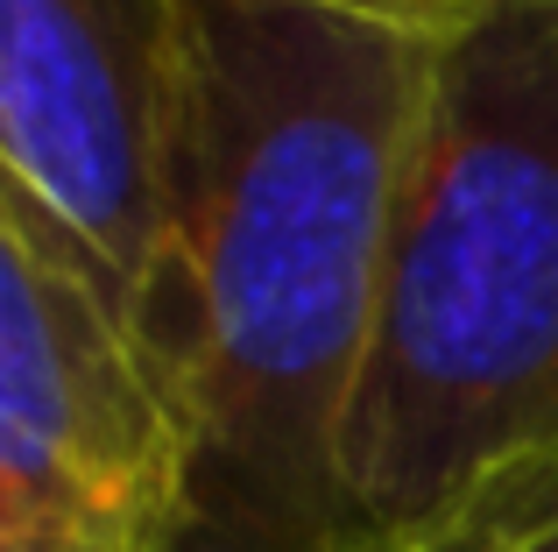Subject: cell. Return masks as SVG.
<instances>
[{"label":"cell","instance_id":"6da1fadb","mask_svg":"<svg viewBox=\"0 0 558 552\" xmlns=\"http://www.w3.org/2000/svg\"><path fill=\"white\" fill-rule=\"evenodd\" d=\"M438 36L304 0H178L163 255L142 333L191 440L178 552H340Z\"/></svg>","mask_w":558,"mask_h":552},{"label":"cell","instance_id":"7a4b0ae2","mask_svg":"<svg viewBox=\"0 0 558 552\" xmlns=\"http://www.w3.org/2000/svg\"><path fill=\"white\" fill-rule=\"evenodd\" d=\"M551 511L558 0H509L438 43L347 418L340 552H481Z\"/></svg>","mask_w":558,"mask_h":552},{"label":"cell","instance_id":"3957f363","mask_svg":"<svg viewBox=\"0 0 558 552\" xmlns=\"http://www.w3.org/2000/svg\"><path fill=\"white\" fill-rule=\"evenodd\" d=\"M191 440L99 263L0 178V552H178Z\"/></svg>","mask_w":558,"mask_h":552},{"label":"cell","instance_id":"277c9868","mask_svg":"<svg viewBox=\"0 0 558 552\" xmlns=\"http://www.w3.org/2000/svg\"><path fill=\"white\" fill-rule=\"evenodd\" d=\"M178 107V0H0V164L121 304L149 312L163 149Z\"/></svg>","mask_w":558,"mask_h":552},{"label":"cell","instance_id":"5b68a950","mask_svg":"<svg viewBox=\"0 0 558 552\" xmlns=\"http://www.w3.org/2000/svg\"><path fill=\"white\" fill-rule=\"evenodd\" d=\"M304 8H332V14H354V22H381V28H410V36H460V28L488 22L495 8L509 0H304Z\"/></svg>","mask_w":558,"mask_h":552},{"label":"cell","instance_id":"8992f818","mask_svg":"<svg viewBox=\"0 0 558 552\" xmlns=\"http://www.w3.org/2000/svg\"><path fill=\"white\" fill-rule=\"evenodd\" d=\"M481 552H558V511L523 525V531H509V539H495V545H481Z\"/></svg>","mask_w":558,"mask_h":552}]
</instances>
